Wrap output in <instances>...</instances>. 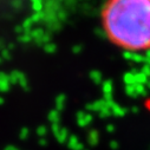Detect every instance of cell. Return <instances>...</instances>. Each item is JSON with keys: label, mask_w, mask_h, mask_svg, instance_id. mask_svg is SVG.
I'll return each instance as SVG.
<instances>
[{"label": "cell", "mask_w": 150, "mask_h": 150, "mask_svg": "<svg viewBox=\"0 0 150 150\" xmlns=\"http://www.w3.org/2000/svg\"><path fill=\"white\" fill-rule=\"evenodd\" d=\"M99 18L115 47L129 53L150 51V0H105Z\"/></svg>", "instance_id": "6da1fadb"}]
</instances>
